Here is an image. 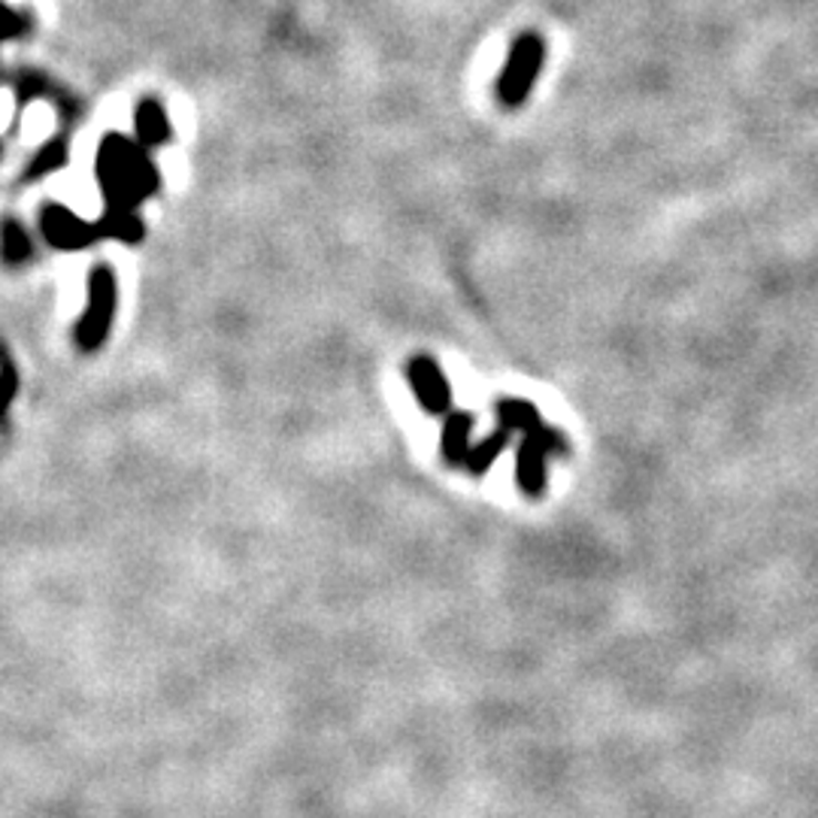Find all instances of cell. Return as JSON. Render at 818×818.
<instances>
[{"mask_svg":"<svg viewBox=\"0 0 818 818\" xmlns=\"http://www.w3.org/2000/svg\"><path fill=\"white\" fill-rule=\"evenodd\" d=\"M512 433V428H507V425H500V431L491 437V440H485L482 446H477L473 452H470V458H467V467L473 470V473H485L491 467V461L498 458L500 452H503V446H507V437Z\"/></svg>","mask_w":818,"mask_h":818,"instance_id":"8992f818","label":"cell"},{"mask_svg":"<svg viewBox=\"0 0 818 818\" xmlns=\"http://www.w3.org/2000/svg\"><path fill=\"white\" fill-rule=\"evenodd\" d=\"M115 313V276L110 267H98L89 279V307L76 325V342L85 352L101 349Z\"/></svg>","mask_w":818,"mask_h":818,"instance_id":"7a4b0ae2","label":"cell"},{"mask_svg":"<svg viewBox=\"0 0 818 818\" xmlns=\"http://www.w3.org/2000/svg\"><path fill=\"white\" fill-rule=\"evenodd\" d=\"M545 58V45L540 37L524 34L515 40L512 45L510 58L503 64V73L498 80V98L503 106H519V103L528 98V91L540 76V68H543Z\"/></svg>","mask_w":818,"mask_h":818,"instance_id":"6da1fadb","label":"cell"},{"mask_svg":"<svg viewBox=\"0 0 818 818\" xmlns=\"http://www.w3.org/2000/svg\"><path fill=\"white\" fill-rule=\"evenodd\" d=\"M500 419L507 428H524V431L531 433L540 428V416H536V409L531 403H522V400H512V403H503L500 407Z\"/></svg>","mask_w":818,"mask_h":818,"instance_id":"52a82bcc","label":"cell"},{"mask_svg":"<svg viewBox=\"0 0 818 818\" xmlns=\"http://www.w3.org/2000/svg\"><path fill=\"white\" fill-rule=\"evenodd\" d=\"M561 446V437L552 431H531L519 452V482L528 494H540L545 482V452Z\"/></svg>","mask_w":818,"mask_h":818,"instance_id":"277c9868","label":"cell"},{"mask_svg":"<svg viewBox=\"0 0 818 818\" xmlns=\"http://www.w3.org/2000/svg\"><path fill=\"white\" fill-rule=\"evenodd\" d=\"M407 376L416 395H419L421 407L428 409L431 416H440V412H449V403H452V391H449V382L446 376L437 370V364L431 358H416L409 361Z\"/></svg>","mask_w":818,"mask_h":818,"instance_id":"3957f363","label":"cell"},{"mask_svg":"<svg viewBox=\"0 0 818 818\" xmlns=\"http://www.w3.org/2000/svg\"><path fill=\"white\" fill-rule=\"evenodd\" d=\"M470 428L473 419L467 412H452L443 428V454L452 464H467L470 458Z\"/></svg>","mask_w":818,"mask_h":818,"instance_id":"5b68a950","label":"cell"}]
</instances>
